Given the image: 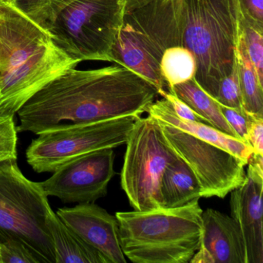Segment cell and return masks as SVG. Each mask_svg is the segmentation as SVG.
<instances>
[{
  "instance_id": "obj_1",
  "label": "cell",
  "mask_w": 263,
  "mask_h": 263,
  "mask_svg": "<svg viewBox=\"0 0 263 263\" xmlns=\"http://www.w3.org/2000/svg\"><path fill=\"white\" fill-rule=\"evenodd\" d=\"M158 95L153 84L122 66L69 69L19 110L17 132L40 135L61 122H95L147 113Z\"/></svg>"
},
{
  "instance_id": "obj_2",
  "label": "cell",
  "mask_w": 263,
  "mask_h": 263,
  "mask_svg": "<svg viewBox=\"0 0 263 263\" xmlns=\"http://www.w3.org/2000/svg\"><path fill=\"white\" fill-rule=\"evenodd\" d=\"M79 63L13 3L0 0V116H15L35 93Z\"/></svg>"
},
{
  "instance_id": "obj_3",
  "label": "cell",
  "mask_w": 263,
  "mask_h": 263,
  "mask_svg": "<svg viewBox=\"0 0 263 263\" xmlns=\"http://www.w3.org/2000/svg\"><path fill=\"white\" fill-rule=\"evenodd\" d=\"M198 200L173 209L117 212L123 253L135 263H189L199 249Z\"/></svg>"
},
{
  "instance_id": "obj_4",
  "label": "cell",
  "mask_w": 263,
  "mask_h": 263,
  "mask_svg": "<svg viewBox=\"0 0 263 263\" xmlns=\"http://www.w3.org/2000/svg\"><path fill=\"white\" fill-rule=\"evenodd\" d=\"M184 0H154L124 15L110 62L135 72L162 96L160 61L167 48L184 46Z\"/></svg>"
},
{
  "instance_id": "obj_5",
  "label": "cell",
  "mask_w": 263,
  "mask_h": 263,
  "mask_svg": "<svg viewBox=\"0 0 263 263\" xmlns=\"http://www.w3.org/2000/svg\"><path fill=\"white\" fill-rule=\"evenodd\" d=\"M238 13V0H184V47L196 60L195 81L214 99L235 64Z\"/></svg>"
},
{
  "instance_id": "obj_6",
  "label": "cell",
  "mask_w": 263,
  "mask_h": 263,
  "mask_svg": "<svg viewBox=\"0 0 263 263\" xmlns=\"http://www.w3.org/2000/svg\"><path fill=\"white\" fill-rule=\"evenodd\" d=\"M41 182L24 176L16 161L0 164V243L27 245L42 263H56L48 227L53 209Z\"/></svg>"
},
{
  "instance_id": "obj_7",
  "label": "cell",
  "mask_w": 263,
  "mask_h": 263,
  "mask_svg": "<svg viewBox=\"0 0 263 263\" xmlns=\"http://www.w3.org/2000/svg\"><path fill=\"white\" fill-rule=\"evenodd\" d=\"M124 17L123 0H72L47 31L54 45L75 61L110 62Z\"/></svg>"
},
{
  "instance_id": "obj_8",
  "label": "cell",
  "mask_w": 263,
  "mask_h": 263,
  "mask_svg": "<svg viewBox=\"0 0 263 263\" xmlns=\"http://www.w3.org/2000/svg\"><path fill=\"white\" fill-rule=\"evenodd\" d=\"M121 184L134 210L163 208L161 181L166 167L178 159L161 124L151 116L135 121L126 142Z\"/></svg>"
},
{
  "instance_id": "obj_9",
  "label": "cell",
  "mask_w": 263,
  "mask_h": 263,
  "mask_svg": "<svg viewBox=\"0 0 263 263\" xmlns=\"http://www.w3.org/2000/svg\"><path fill=\"white\" fill-rule=\"evenodd\" d=\"M140 117L124 116L95 122L65 123L38 135L26 152L27 163L37 173H53L77 157L126 144Z\"/></svg>"
},
{
  "instance_id": "obj_10",
  "label": "cell",
  "mask_w": 263,
  "mask_h": 263,
  "mask_svg": "<svg viewBox=\"0 0 263 263\" xmlns=\"http://www.w3.org/2000/svg\"><path fill=\"white\" fill-rule=\"evenodd\" d=\"M159 123L169 145L195 174L201 198H224L242 185L247 164L241 158L187 132Z\"/></svg>"
},
{
  "instance_id": "obj_11",
  "label": "cell",
  "mask_w": 263,
  "mask_h": 263,
  "mask_svg": "<svg viewBox=\"0 0 263 263\" xmlns=\"http://www.w3.org/2000/svg\"><path fill=\"white\" fill-rule=\"evenodd\" d=\"M115 158L113 148L77 157L58 167L41 186L47 196L56 197L65 204L95 202L107 195L115 174Z\"/></svg>"
},
{
  "instance_id": "obj_12",
  "label": "cell",
  "mask_w": 263,
  "mask_h": 263,
  "mask_svg": "<svg viewBox=\"0 0 263 263\" xmlns=\"http://www.w3.org/2000/svg\"><path fill=\"white\" fill-rule=\"evenodd\" d=\"M245 182L231 192L232 218L246 248V263H263V155L252 153Z\"/></svg>"
},
{
  "instance_id": "obj_13",
  "label": "cell",
  "mask_w": 263,
  "mask_h": 263,
  "mask_svg": "<svg viewBox=\"0 0 263 263\" xmlns=\"http://www.w3.org/2000/svg\"><path fill=\"white\" fill-rule=\"evenodd\" d=\"M56 213L70 230L98 250L109 263L127 262L121 249L119 226L115 215L95 202L61 208Z\"/></svg>"
},
{
  "instance_id": "obj_14",
  "label": "cell",
  "mask_w": 263,
  "mask_h": 263,
  "mask_svg": "<svg viewBox=\"0 0 263 263\" xmlns=\"http://www.w3.org/2000/svg\"><path fill=\"white\" fill-rule=\"evenodd\" d=\"M191 263H246L241 231L232 216L213 209L202 212L199 249Z\"/></svg>"
},
{
  "instance_id": "obj_15",
  "label": "cell",
  "mask_w": 263,
  "mask_h": 263,
  "mask_svg": "<svg viewBox=\"0 0 263 263\" xmlns=\"http://www.w3.org/2000/svg\"><path fill=\"white\" fill-rule=\"evenodd\" d=\"M149 116L159 122L187 132L199 139L218 146L238 158L246 164L253 153L252 147L235 137L227 135L208 124L181 119L174 111L170 103L163 98L155 101L149 108Z\"/></svg>"
},
{
  "instance_id": "obj_16",
  "label": "cell",
  "mask_w": 263,
  "mask_h": 263,
  "mask_svg": "<svg viewBox=\"0 0 263 263\" xmlns=\"http://www.w3.org/2000/svg\"><path fill=\"white\" fill-rule=\"evenodd\" d=\"M48 227L56 263H109L98 250L70 230L53 211L49 217Z\"/></svg>"
},
{
  "instance_id": "obj_17",
  "label": "cell",
  "mask_w": 263,
  "mask_h": 263,
  "mask_svg": "<svg viewBox=\"0 0 263 263\" xmlns=\"http://www.w3.org/2000/svg\"><path fill=\"white\" fill-rule=\"evenodd\" d=\"M160 190L162 206L165 209L181 207L201 198V187L195 174L180 158L166 167Z\"/></svg>"
},
{
  "instance_id": "obj_18",
  "label": "cell",
  "mask_w": 263,
  "mask_h": 263,
  "mask_svg": "<svg viewBox=\"0 0 263 263\" xmlns=\"http://www.w3.org/2000/svg\"><path fill=\"white\" fill-rule=\"evenodd\" d=\"M167 91L185 103L197 115L204 118L209 125L236 138L221 113L220 104L198 85L195 78L177 84Z\"/></svg>"
},
{
  "instance_id": "obj_19",
  "label": "cell",
  "mask_w": 263,
  "mask_h": 263,
  "mask_svg": "<svg viewBox=\"0 0 263 263\" xmlns=\"http://www.w3.org/2000/svg\"><path fill=\"white\" fill-rule=\"evenodd\" d=\"M235 61L239 77L243 108L246 114L263 118V84L248 57L238 33Z\"/></svg>"
},
{
  "instance_id": "obj_20",
  "label": "cell",
  "mask_w": 263,
  "mask_h": 263,
  "mask_svg": "<svg viewBox=\"0 0 263 263\" xmlns=\"http://www.w3.org/2000/svg\"><path fill=\"white\" fill-rule=\"evenodd\" d=\"M160 72L167 90L195 78L197 63L193 53L184 46L167 48L160 61Z\"/></svg>"
},
{
  "instance_id": "obj_21",
  "label": "cell",
  "mask_w": 263,
  "mask_h": 263,
  "mask_svg": "<svg viewBox=\"0 0 263 263\" xmlns=\"http://www.w3.org/2000/svg\"><path fill=\"white\" fill-rule=\"evenodd\" d=\"M238 33L258 79L263 84V27L238 13Z\"/></svg>"
},
{
  "instance_id": "obj_22",
  "label": "cell",
  "mask_w": 263,
  "mask_h": 263,
  "mask_svg": "<svg viewBox=\"0 0 263 263\" xmlns=\"http://www.w3.org/2000/svg\"><path fill=\"white\" fill-rule=\"evenodd\" d=\"M72 0H13V4L47 30L58 13Z\"/></svg>"
},
{
  "instance_id": "obj_23",
  "label": "cell",
  "mask_w": 263,
  "mask_h": 263,
  "mask_svg": "<svg viewBox=\"0 0 263 263\" xmlns=\"http://www.w3.org/2000/svg\"><path fill=\"white\" fill-rule=\"evenodd\" d=\"M215 100L221 105L235 109L240 113L246 114L243 108L236 61H235L232 72L220 82Z\"/></svg>"
},
{
  "instance_id": "obj_24",
  "label": "cell",
  "mask_w": 263,
  "mask_h": 263,
  "mask_svg": "<svg viewBox=\"0 0 263 263\" xmlns=\"http://www.w3.org/2000/svg\"><path fill=\"white\" fill-rule=\"evenodd\" d=\"M17 133L14 116H0V164L17 159Z\"/></svg>"
},
{
  "instance_id": "obj_25",
  "label": "cell",
  "mask_w": 263,
  "mask_h": 263,
  "mask_svg": "<svg viewBox=\"0 0 263 263\" xmlns=\"http://www.w3.org/2000/svg\"><path fill=\"white\" fill-rule=\"evenodd\" d=\"M0 263H42L22 241L10 239L0 243Z\"/></svg>"
},
{
  "instance_id": "obj_26",
  "label": "cell",
  "mask_w": 263,
  "mask_h": 263,
  "mask_svg": "<svg viewBox=\"0 0 263 263\" xmlns=\"http://www.w3.org/2000/svg\"><path fill=\"white\" fill-rule=\"evenodd\" d=\"M220 108L223 116L235 132L236 138L242 142L249 144L248 132H249L251 115L240 113L235 109L230 108L221 104H220Z\"/></svg>"
},
{
  "instance_id": "obj_27",
  "label": "cell",
  "mask_w": 263,
  "mask_h": 263,
  "mask_svg": "<svg viewBox=\"0 0 263 263\" xmlns=\"http://www.w3.org/2000/svg\"><path fill=\"white\" fill-rule=\"evenodd\" d=\"M162 97L163 98H165L170 103L174 111L181 119L208 124L204 118L197 115L189 105H187L185 103L183 102L181 99H179L178 97L175 96L173 93L166 90Z\"/></svg>"
},
{
  "instance_id": "obj_28",
  "label": "cell",
  "mask_w": 263,
  "mask_h": 263,
  "mask_svg": "<svg viewBox=\"0 0 263 263\" xmlns=\"http://www.w3.org/2000/svg\"><path fill=\"white\" fill-rule=\"evenodd\" d=\"M240 14L263 27V0H238Z\"/></svg>"
},
{
  "instance_id": "obj_29",
  "label": "cell",
  "mask_w": 263,
  "mask_h": 263,
  "mask_svg": "<svg viewBox=\"0 0 263 263\" xmlns=\"http://www.w3.org/2000/svg\"><path fill=\"white\" fill-rule=\"evenodd\" d=\"M248 141L253 153L263 155V118L251 115Z\"/></svg>"
},
{
  "instance_id": "obj_30",
  "label": "cell",
  "mask_w": 263,
  "mask_h": 263,
  "mask_svg": "<svg viewBox=\"0 0 263 263\" xmlns=\"http://www.w3.org/2000/svg\"><path fill=\"white\" fill-rule=\"evenodd\" d=\"M153 1L154 0H123L124 15L134 11L136 9L141 8Z\"/></svg>"
},
{
  "instance_id": "obj_31",
  "label": "cell",
  "mask_w": 263,
  "mask_h": 263,
  "mask_svg": "<svg viewBox=\"0 0 263 263\" xmlns=\"http://www.w3.org/2000/svg\"><path fill=\"white\" fill-rule=\"evenodd\" d=\"M2 1H8V2H13V0H2Z\"/></svg>"
}]
</instances>
